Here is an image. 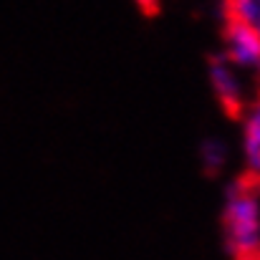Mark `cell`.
Returning <instances> with one entry per match:
<instances>
[{"instance_id": "7", "label": "cell", "mask_w": 260, "mask_h": 260, "mask_svg": "<svg viewBox=\"0 0 260 260\" xmlns=\"http://www.w3.org/2000/svg\"><path fill=\"white\" fill-rule=\"evenodd\" d=\"M139 3H142V8H154L157 0H139Z\"/></svg>"}, {"instance_id": "3", "label": "cell", "mask_w": 260, "mask_h": 260, "mask_svg": "<svg viewBox=\"0 0 260 260\" xmlns=\"http://www.w3.org/2000/svg\"><path fill=\"white\" fill-rule=\"evenodd\" d=\"M210 84L212 91L217 93V99L230 106V109H238L245 99V79H243V71L235 69L225 56L212 61L210 66Z\"/></svg>"}, {"instance_id": "1", "label": "cell", "mask_w": 260, "mask_h": 260, "mask_svg": "<svg viewBox=\"0 0 260 260\" xmlns=\"http://www.w3.org/2000/svg\"><path fill=\"white\" fill-rule=\"evenodd\" d=\"M225 240L238 260H260V189L253 182H235L222 210Z\"/></svg>"}, {"instance_id": "6", "label": "cell", "mask_w": 260, "mask_h": 260, "mask_svg": "<svg viewBox=\"0 0 260 260\" xmlns=\"http://www.w3.org/2000/svg\"><path fill=\"white\" fill-rule=\"evenodd\" d=\"M200 157H202V165H205L207 172H220L225 167V162H228V147L220 139H207L202 144Z\"/></svg>"}, {"instance_id": "4", "label": "cell", "mask_w": 260, "mask_h": 260, "mask_svg": "<svg viewBox=\"0 0 260 260\" xmlns=\"http://www.w3.org/2000/svg\"><path fill=\"white\" fill-rule=\"evenodd\" d=\"M243 162L253 177H260V96L243 111Z\"/></svg>"}, {"instance_id": "5", "label": "cell", "mask_w": 260, "mask_h": 260, "mask_svg": "<svg viewBox=\"0 0 260 260\" xmlns=\"http://www.w3.org/2000/svg\"><path fill=\"white\" fill-rule=\"evenodd\" d=\"M230 23H238L260 36V0H228Z\"/></svg>"}, {"instance_id": "2", "label": "cell", "mask_w": 260, "mask_h": 260, "mask_svg": "<svg viewBox=\"0 0 260 260\" xmlns=\"http://www.w3.org/2000/svg\"><path fill=\"white\" fill-rule=\"evenodd\" d=\"M225 58L243 74H260V36L230 23L225 30Z\"/></svg>"}]
</instances>
